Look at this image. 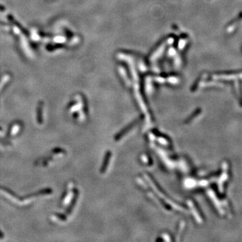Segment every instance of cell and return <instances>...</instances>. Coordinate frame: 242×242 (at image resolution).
<instances>
[{"mask_svg": "<svg viewBox=\"0 0 242 242\" xmlns=\"http://www.w3.org/2000/svg\"><path fill=\"white\" fill-rule=\"evenodd\" d=\"M0 238H1V239H2L3 238V234L1 233V232H0Z\"/></svg>", "mask_w": 242, "mask_h": 242, "instance_id": "6da1fadb", "label": "cell"}]
</instances>
